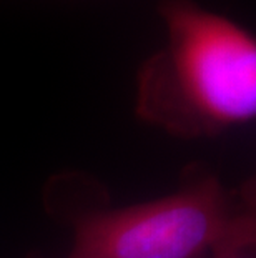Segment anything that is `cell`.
Masks as SVG:
<instances>
[{"label":"cell","instance_id":"obj_3","mask_svg":"<svg viewBox=\"0 0 256 258\" xmlns=\"http://www.w3.org/2000/svg\"><path fill=\"white\" fill-rule=\"evenodd\" d=\"M216 258H253V256H249V251H238V253H230V255H223Z\"/></svg>","mask_w":256,"mask_h":258},{"label":"cell","instance_id":"obj_2","mask_svg":"<svg viewBox=\"0 0 256 258\" xmlns=\"http://www.w3.org/2000/svg\"><path fill=\"white\" fill-rule=\"evenodd\" d=\"M253 186L201 177L173 194L80 218L68 258H213L253 250Z\"/></svg>","mask_w":256,"mask_h":258},{"label":"cell","instance_id":"obj_1","mask_svg":"<svg viewBox=\"0 0 256 258\" xmlns=\"http://www.w3.org/2000/svg\"><path fill=\"white\" fill-rule=\"evenodd\" d=\"M163 47L141 65L137 115L182 139L215 137L256 115V42L193 0H161Z\"/></svg>","mask_w":256,"mask_h":258}]
</instances>
